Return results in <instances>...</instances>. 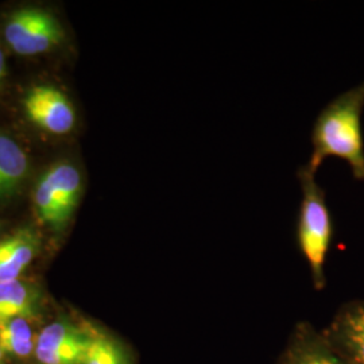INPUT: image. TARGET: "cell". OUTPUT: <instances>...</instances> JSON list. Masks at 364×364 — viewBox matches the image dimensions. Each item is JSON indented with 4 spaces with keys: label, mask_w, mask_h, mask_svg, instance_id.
<instances>
[{
    "label": "cell",
    "mask_w": 364,
    "mask_h": 364,
    "mask_svg": "<svg viewBox=\"0 0 364 364\" xmlns=\"http://www.w3.org/2000/svg\"><path fill=\"white\" fill-rule=\"evenodd\" d=\"M363 108L364 81L338 95L320 111L313 123L308 169L316 174L324 159L336 156L348 162L356 180L364 181Z\"/></svg>",
    "instance_id": "6da1fadb"
},
{
    "label": "cell",
    "mask_w": 364,
    "mask_h": 364,
    "mask_svg": "<svg viewBox=\"0 0 364 364\" xmlns=\"http://www.w3.org/2000/svg\"><path fill=\"white\" fill-rule=\"evenodd\" d=\"M302 200L299 204L296 239L302 257L308 262L314 290L326 287V264L333 239V221L326 205V191L316 181V174L301 166L297 171Z\"/></svg>",
    "instance_id": "7a4b0ae2"
},
{
    "label": "cell",
    "mask_w": 364,
    "mask_h": 364,
    "mask_svg": "<svg viewBox=\"0 0 364 364\" xmlns=\"http://www.w3.org/2000/svg\"><path fill=\"white\" fill-rule=\"evenodd\" d=\"M84 178L72 162L61 161L46 170L36 185L34 205L39 220L63 231L72 219L82 195Z\"/></svg>",
    "instance_id": "3957f363"
},
{
    "label": "cell",
    "mask_w": 364,
    "mask_h": 364,
    "mask_svg": "<svg viewBox=\"0 0 364 364\" xmlns=\"http://www.w3.org/2000/svg\"><path fill=\"white\" fill-rule=\"evenodd\" d=\"M65 37L58 19L41 9H22L10 15L4 25V38L14 52L37 55L50 52Z\"/></svg>",
    "instance_id": "277c9868"
},
{
    "label": "cell",
    "mask_w": 364,
    "mask_h": 364,
    "mask_svg": "<svg viewBox=\"0 0 364 364\" xmlns=\"http://www.w3.org/2000/svg\"><path fill=\"white\" fill-rule=\"evenodd\" d=\"M93 323L61 317L42 328L37 338L38 364H84L92 341Z\"/></svg>",
    "instance_id": "5b68a950"
},
{
    "label": "cell",
    "mask_w": 364,
    "mask_h": 364,
    "mask_svg": "<svg viewBox=\"0 0 364 364\" xmlns=\"http://www.w3.org/2000/svg\"><path fill=\"white\" fill-rule=\"evenodd\" d=\"M321 333L344 360L364 364V299L343 304Z\"/></svg>",
    "instance_id": "8992f818"
},
{
    "label": "cell",
    "mask_w": 364,
    "mask_h": 364,
    "mask_svg": "<svg viewBox=\"0 0 364 364\" xmlns=\"http://www.w3.org/2000/svg\"><path fill=\"white\" fill-rule=\"evenodd\" d=\"M25 109L34 124L52 134L64 135L76 124V112L70 100L52 85H37L27 92Z\"/></svg>",
    "instance_id": "52a82bcc"
},
{
    "label": "cell",
    "mask_w": 364,
    "mask_h": 364,
    "mask_svg": "<svg viewBox=\"0 0 364 364\" xmlns=\"http://www.w3.org/2000/svg\"><path fill=\"white\" fill-rule=\"evenodd\" d=\"M275 364H350L335 351L309 321H299L291 329Z\"/></svg>",
    "instance_id": "ba28073f"
},
{
    "label": "cell",
    "mask_w": 364,
    "mask_h": 364,
    "mask_svg": "<svg viewBox=\"0 0 364 364\" xmlns=\"http://www.w3.org/2000/svg\"><path fill=\"white\" fill-rule=\"evenodd\" d=\"M41 239L33 228H22L0 242V282L19 277L38 255Z\"/></svg>",
    "instance_id": "9c48e42d"
},
{
    "label": "cell",
    "mask_w": 364,
    "mask_h": 364,
    "mask_svg": "<svg viewBox=\"0 0 364 364\" xmlns=\"http://www.w3.org/2000/svg\"><path fill=\"white\" fill-rule=\"evenodd\" d=\"M43 311V294L37 285L23 279L0 282V323L11 318L33 320Z\"/></svg>",
    "instance_id": "30bf717a"
},
{
    "label": "cell",
    "mask_w": 364,
    "mask_h": 364,
    "mask_svg": "<svg viewBox=\"0 0 364 364\" xmlns=\"http://www.w3.org/2000/svg\"><path fill=\"white\" fill-rule=\"evenodd\" d=\"M30 174V162L22 146L0 132V198L16 195Z\"/></svg>",
    "instance_id": "8fae6325"
},
{
    "label": "cell",
    "mask_w": 364,
    "mask_h": 364,
    "mask_svg": "<svg viewBox=\"0 0 364 364\" xmlns=\"http://www.w3.org/2000/svg\"><path fill=\"white\" fill-rule=\"evenodd\" d=\"M84 364H136L130 346L103 326L93 324L92 341Z\"/></svg>",
    "instance_id": "7c38bea8"
},
{
    "label": "cell",
    "mask_w": 364,
    "mask_h": 364,
    "mask_svg": "<svg viewBox=\"0 0 364 364\" xmlns=\"http://www.w3.org/2000/svg\"><path fill=\"white\" fill-rule=\"evenodd\" d=\"M38 335L27 318H11L0 323V348L7 358L18 360L34 356Z\"/></svg>",
    "instance_id": "4fadbf2b"
},
{
    "label": "cell",
    "mask_w": 364,
    "mask_h": 364,
    "mask_svg": "<svg viewBox=\"0 0 364 364\" xmlns=\"http://www.w3.org/2000/svg\"><path fill=\"white\" fill-rule=\"evenodd\" d=\"M4 76H6V57H4V53L0 48V87L3 84Z\"/></svg>",
    "instance_id": "5bb4252c"
},
{
    "label": "cell",
    "mask_w": 364,
    "mask_h": 364,
    "mask_svg": "<svg viewBox=\"0 0 364 364\" xmlns=\"http://www.w3.org/2000/svg\"><path fill=\"white\" fill-rule=\"evenodd\" d=\"M0 364H7V356L4 355V352L0 348Z\"/></svg>",
    "instance_id": "9a60e30c"
}]
</instances>
